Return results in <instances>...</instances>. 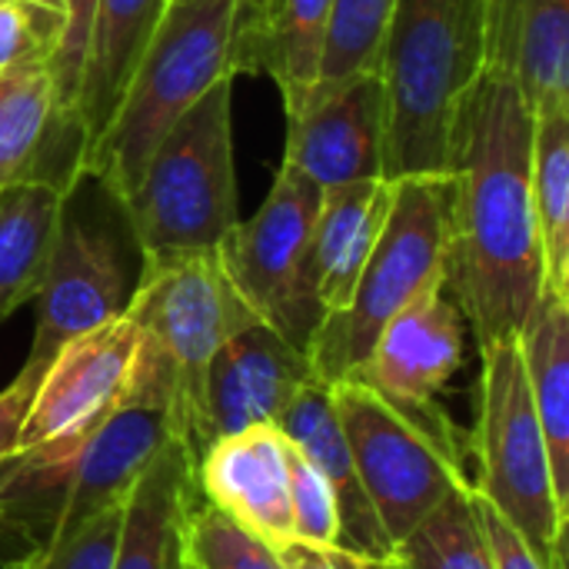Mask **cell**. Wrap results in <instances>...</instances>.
Segmentation results:
<instances>
[{"label":"cell","mask_w":569,"mask_h":569,"mask_svg":"<svg viewBox=\"0 0 569 569\" xmlns=\"http://www.w3.org/2000/svg\"><path fill=\"white\" fill-rule=\"evenodd\" d=\"M533 113L513 70L483 67L450 140L447 293L477 347L513 340L543 290L530 197Z\"/></svg>","instance_id":"6da1fadb"},{"label":"cell","mask_w":569,"mask_h":569,"mask_svg":"<svg viewBox=\"0 0 569 569\" xmlns=\"http://www.w3.org/2000/svg\"><path fill=\"white\" fill-rule=\"evenodd\" d=\"M487 67V0H397L383 47V180L447 173L463 97Z\"/></svg>","instance_id":"7a4b0ae2"},{"label":"cell","mask_w":569,"mask_h":569,"mask_svg":"<svg viewBox=\"0 0 569 569\" xmlns=\"http://www.w3.org/2000/svg\"><path fill=\"white\" fill-rule=\"evenodd\" d=\"M240 0H170L83 170L127 197L167 130L223 77H237Z\"/></svg>","instance_id":"3957f363"},{"label":"cell","mask_w":569,"mask_h":569,"mask_svg":"<svg viewBox=\"0 0 569 569\" xmlns=\"http://www.w3.org/2000/svg\"><path fill=\"white\" fill-rule=\"evenodd\" d=\"M143 270L123 197L100 177L80 170L60 193L53 243L37 290L30 353L17 377L37 387L47 363L73 337L127 313Z\"/></svg>","instance_id":"277c9868"},{"label":"cell","mask_w":569,"mask_h":569,"mask_svg":"<svg viewBox=\"0 0 569 569\" xmlns=\"http://www.w3.org/2000/svg\"><path fill=\"white\" fill-rule=\"evenodd\" d=\"M390 210L377 247L343 310L327 313L310 337L307 360L320 383L347 380L370 353L380 330L423 290L447 283L450 177L390 180Z\"/></svg>","instance_id":"5b68a950"},{"label":"cell","mask_w":569,"mask_h":569,"mask_svg":"<svg viewBox=\"0 0 569 569\" xmlns=\"http://www.w3.org/2000/svg\"><path fill=\"white\" fill-rule=\"evenodd\" d=\"M230 97L233 77L217 80L167 130L137 187L123 197L143 260L217 250L237 227Z\"/></svg>","instance_id":"8992f818"},{"label":"cell","mask_w":569,"mask_h":569,"mask_svg":"<svg viewBox=\"0 0 569 569\" xmlns=\"http://www.w3.org/2000/svg\"><path fill=\"white\" fill-rule=\"evenodd\" d=\"M170 397V367L143 333V353L130 393L47 483L0 507V533L13 530L27 537L30 547L120 507L147 463L167 440H173Z\"/></svg>","instance_id":"52a82bcc"},{"label":"cell","mask_w":569,"mask_h":569,"mask_svg":"<svg viewBox=\"0 0 569 569\" xmlns=\"http://www.w3.org/2000/svg\"><path fill=\"white\" fill-rule=\"evenodd\" d=\"M127 317L147 333L170 367V433L197 463L207 367L233 333L260 317L237 293L220 250L147 257L127 303Z\"/></svg>","instance_id":"ba28073f"},{"label":"cell","mask_w":569,"mask_h":569,"mask_svg":"<svg viewBox=\"0 0 569 569\" xmlns=\"http://www.w3.org/2000/svg\"><path fill=\"white\" fill-rule=\"evenodd\" d=\"M480 410L470 433L477 453L473 490L533 547L547 569L567 567L569 507L553 483L550 450L527 390L520 343L500 340L480 350Z\"/></svg>","instance_id":"9c48e42d"},{"label":"cell","mask_w":569,"mask_h":569,"mask_svg":"<svg viewBox=\"0 0 569 569\" xmlns=\"http://www.w3.org/2000/svg\"><path fill=\"white\" fill-rule=\"evenodd\" d=\"M143 330L123 313L73 337L40 373L13 460L0 470V507L47 483L117 410L137 380Z\"/></svg>","instance_id":"30bf717a"},{"label":"cell","mask_w":569,"mask_h":569,"mask_svg":"<svg viewBox=\"0 0 569 569\" xmlns=\"http://www.w3.org/2000/svg\"><path fill=\"white\" fill-rule=\"evenodd\" d=\"M320 200L323 190L313 180L280 163L260 210L237 220L217 247L243 303L303 353L323 320L310 287V237Z\"/></svg>","instance_id":"8fae6325"},{"label":"cell","mask_w":569,"mask_h":569,"mask_svg":"<svg viewBox=\"0 0 569 569\" xmlns=\"http://www.w3.org/2000/svg\"><path fill=\"white\" fill-rule=\"evenodd\" d=\"M360 483L390 543H400L450 493L467 490L463 463L357 380L330 383Z\"/></svg>","instance_id":"7c38bea8"},{"label":"cell","mask_w":569,"mask_h":569,"mask_svg":"<svg viewBox=\"0 0 569 569\" xmlns=\"http://www.w3.org/2000/svg\"><path fill=\"white\" fill-rule=\"evenodd\" d=\"M463 367V317L447 283L423 290L373 340L367 360L347 377L370 387L443 453L463 463L460 427L437 403L440 390Z\"/></svg>","instance_id":"4fadbf2b"},{"label":"cell","mask_w":569,"mask_h":569,"mask_svg":"<svg viewBox=\"0 0 569 569\" xmlns=\"http://www.w3.org/2000/svg\"><path fill=\"white\" fill-rule=\"evenodd\" d=\"M283 163L320 190L360 180H383V83L360 73L330 90L310 93L287 117Z\"/></svg>","instance_id":"5bb4252c"},{"label":"cell","mask_w":569,"mask_h":569,"mask_svg":"<svg viewBox=\"0 0 569 569\" xmlns=\"http://www.w3.org/2000/svg\"><path fill=\"white\" fill-rule=\"evenodd\" d=\"M310 377L307 353L263 320L233 333L207 367L200 457L220 437L263 423L277 427L287 403Z\"/></svg>","instance_id":"9a60e30c"},{"label":"cell","mask_w":569,"mask_h":569,"mask_svg":"<svg viewBox=\"0 0 569 569\" xmlns=\"http://www.w3.org/2000/svg\"><path fill=\"white\" fill-rule=\"evenodd\" d=\"M87 140L60 110L50 63L30 60L0 73V187L40 180L60 193L83 170Z\"/></svg>","instance_id":"2e32d148"},{"label":"cell","mask_w":569,"mask_h":569,"mask_svg":"<svg viewBox=\"0 0 569 569\" xmlns=\"http://www.w3.org/2000/svg\"><path fill=\"white\" fill-rule=\"evenodd\" d=\"M290 440L280 427H247L213 440L197 460L200 500L267 543L293 537L290 523Z\"/></svg>","instance_id":"e0dca14e"},{"label":"cell","mask_w":569,"mask_h":569,"mask_svg":"<svg viewBox=\"0 0 569 569\" xmlns=\"http://www.w3.org/2000/svg\"><path fill=\"white\" fill-rule=\"evenodd\" d=\"M277 427L330 483L333 500H337V513H340L337 547L353 550L367 560L387 563L393 553V543H390L383 523L377 520V510H373V503L360 483L347 433H343L340 417H337L330 383H320L317 377H310L297 390V397L287 403Z\"/></svg>","instance_id":"ac0fdd59"},{"label":"cell","mask_w":569,"mask_h":569,"mask_svg":"<svg viewBox=\"0 0 569 569\" xmlns=\"http://www.w3.org/2000/svg\"><path fill=\"white\" fill-rule=\"evenodd\" d=\"M197 500V463L180 440H167L120 507L110 569H187L183 537Z\"/></svg>","instance_id":"d6986e66"},{"label":"cell","mask_w":569,"mask_h":569,"mask_svg":"<svg viewBox=\"0 0 569 569\" xmlns=\"http://www.w3.org/2000/svg\"><path fill=\"white\" fill-rule=\"evenodd\" d=\"M390 193V180H360L323 190L310 237V287L323 317L350 303L353 287L387 223Z\"/></svg>","instance_id":"ffe728a7"},{"label":"cell","mask_w":569,"mask_h":569,"mask_svg":"<svg viewBox=\"0 0 569 569\" xmlns=\"http://www.w3.org/2000/svg\"><path fill=\"white\" fill-rule=\"evenodd\" d=\"M170 0H97L83 50L73 117L83 130L87 150L107 130L130 73L147 50ZM87 157V153H83Z\"/></svg>","instance_id":"44dd1931"},{"label":"cell","mask_w":569,"mask_h":569,"mask_svg":"<svg viewBox=\"0 0 569 569\" xmlns=\"http://www.w3.org/2000/svg\"><path fill=\"white\" fill-rule=\"evenodd\" d=\"M527 390L550 450L553 483L569 507V297L550 287L540 290L520 333Z\"/></svg>","instance_id":"7402d4cb"},{"label":"cell","mask_w":569,"mask_h":569,"mask_svg":"<svg viewBox=\"0 0 569 569\" xmlns=\"http://www.w3.org/2000/svg\"><path fill=\"white\" fill-rule=\"evenodd\" d=\"M333 0H267L253 30L243 73H270L283 93L287 117L313 93Z\"/></svg>","instance_id":"603a6c76"},{"label":"cell","mask_w":569,"mask_h":569,"mask_svg":"<svg viewBox=\"0 0 569 569\" xmlns=\"http://www.w3.org/2000/svg\"><path fill=\"white\" fill-rule=\"evenodd\" d=\"M60 190L40 180L0 187V323L37 297L53 227Z\"/></svg>","instance_id":"cb8c5ba5"},{"label":"cell","mask_w":569,"mask_h":569,"mask_svg":"<svg viewBox=\"0 0 569 569\" xmlns=\"http://www.w3.org/2000/svg\"><path fill=\"white\" fill-rule=\"evenodd\" d=\"M530 197L543 287L569 297V110L533 117Z\"/></svg>","instance_id":"d4e9b609"},{"label":"cell","mask_w":569,"mask_h":569,"mask_svg":"<svg viewBox=\"0 0 569 569\" xmlns=\"http://www.w3.org/2000/svg\"><path fill=\"white\" fill-rule=\"evenodd\" d=\"M513 77L533 117L569 110V0L513 3Z\"/></svg>","instance_id":"484cf974"},{"label":"cell","mask_w":569,"mask_h":569,"mask_svg":"<svg viewBox=\"0 0 569 569\" xmlns=\"http://www.w3.org/2000/svg\"><path fill=\"white\" fill-rule=\"evenodd\" d=\"M470 490L473 487L450 493L427 520L393 543L387 563L397 569H497Z\"/></svg>","instance_id":"4316f807"},{"label":"cell","mask_w":569,"mask_h":569,"mask_svg":"<svg viewBox=\"0 0 569 569\" xmlns=\"http://www.w3.org/2000/svg\"><path fill=\"white\" fill-rule=\"evenodd\" d=\"M393 7L397 0H333L323 63L313 93L347 83L360 73H377Z\"/></svg>","instance_id":"83f0119b"},{"label":"cell","mask_w":569,"mask_h":569,"mask_svg":"<svg viewBox=\"0 0 569 569\" xmlns=\"http://www.w3.org/2000/svg\"><path fill=\"white\" fill-rule=\"evenodd\" d=\"M183 550L193 569H283L273 543L243 530L207 500H197L187 517Z\"/></svg>","instance_id":"f1b7e54d"},{"label":"cell","mask_w":569,"mask_h":569,"mask_svg":"<svg viewBox=\"0 0 569 569\" xmlns=\"http://www.w3.org/2000/svg\"><path fill=\"white\" fill-rule=\"evenodd\" d=\"M120 507L103 510L67 533L30 543L17 560L7 563V569H110L120 530Z\"/></svg>","instance_id":"f546056e"},{"label":"cell","mask_w":569,"mask_h":569,"mask_svg":"<svg viewBox=\"0 0 569 569\" xmlns=\"http://www.w3.org/2000/svg\"><path fill=\"white\" fill-rule=\"evenodd\" d=\"M287 483H290L293 537L313 540V543H337V537H340V513H337L333 490L323 480V473L293 443H290Z\"/></svg>","instance_id":"4dcf8cb0"},{"label":"cell","mask_w":569,"mask_h":569,"mask_svg":"<svg viewBox=\"0 0 569 569\" xmlns=\"http://www.w3.org/2000/svg\"><path fill=\"white\" fill-rule=\"evenodd\" d=\"M60 17L33 0H0V73L30 60L53 57Z\"/></svg>","instance_id":"1f68e13d"},{"label":"cell","mask_w":569,"mask_h":569,"mask_svg":"<svg viewBox=\"0 0 569 569\" xmlns=\"http://www.w3.org/2000/svg\"><path fill=\"white\" fill-rule=\"evenodd\" d=\"M93 3L97 0H60L63 27H60V40L53 47V57H50V77H53L57 103L70 117H73V100H77V87H80V70H83V50H87Z\"/></svg>","instance_id":"d6a6232c"},{"label":"cell","mask_w":569,"mask_h":569,"mask_svg":"<svg viewBox=\"0 0 569 569\" xmlns=\"http://www.w3.org/2000/svg\"><path fill=\"white\" fill-rule=\"evenodd\" d=\"M473 487V483H470ZM473 497V510H477V520H480V530H483V540L490 547V557H493V567L497 569H547V563L533 553V547L477 493L470 490Z\"/></svg>","instance_id":"836d02e7"},{"label":"cell","mask_w":569,"mask_h":569,"mask_svg":"<svg viewBox=\"0 0 569 569\" xmlns=\"http://www.w3.org/2000/svg\"><path fill=\"white\" fill-rule=\"evenodd\" d=\"M283 569H377V560H367L337 543H313L300 537H287L273 543Z\"/></svg>","instance_id":"e575fe53"},{"label":"cell","mask_w":569,"mask_h":569,"mask_svg":"<svg viewBox=\"0 0 569 569\" xmlns=\"http://www.w3.org/2000/svg\"><path fill=\"white\" fill-rule=\"evenodd\" d=\"M30 397H33V383L23 377H13L0 390V470L13 460L20 447V427H23Z\"/></svg>","instance_id":"d590c367"},{"label":"cell","mask_w":569,"mask_h":569,"mask_svg":"<svg viewBox=\"0 0 569 569\" xmlns=\"http://www.w3.org/2000/svg\"><path fill=\"white\" fill-rule=\"evenodd\" d=\"M267 0H240V37H237V73H243V63H247V50H250V40H253V30L260 23V13H263Z\"/></svg>","instance_id":"8d00e7d4"},{"label":"cell","mask_w":569,"mask_h":569,"mask_svg":"<svg viewBox=\"0 0 569 569\" xmlns=\"http://www.w3.org/2000/svg\"><path fill=\"white\" fill-rule=\"evenodd\" d=\"M33 3H40V7H47V10H53V13L60 17V27H63V7H60V0H33Z\"/></svg>","instance_id":"74e56055"},{"label":"cell","mask_w":569,"mask_h":569,"mask_svg":"<svg viewBox=\"0 0 569 569\" xmlns=\"http://www.w3.org/2000/svg\"><path fill=\"white\" fill-rule=\"evenodd\" d=\"M377 569H397L393 563H377Z\"/></svg>","instance_id":"f35d334b"},{"label":"cell","mask_w":569,"mask_h":569,"mask_svg":"<svg viewBox=\"0 0 569 569\" xmlns=\"http://www.w3.org/2000/svg\"><path fill=\"white\" fill-rule=\"evenodd\" d=\"M187 569H193V567H190V563H187Z\"/></svg>","instance_id":"ab89813d"}]
</instances>
